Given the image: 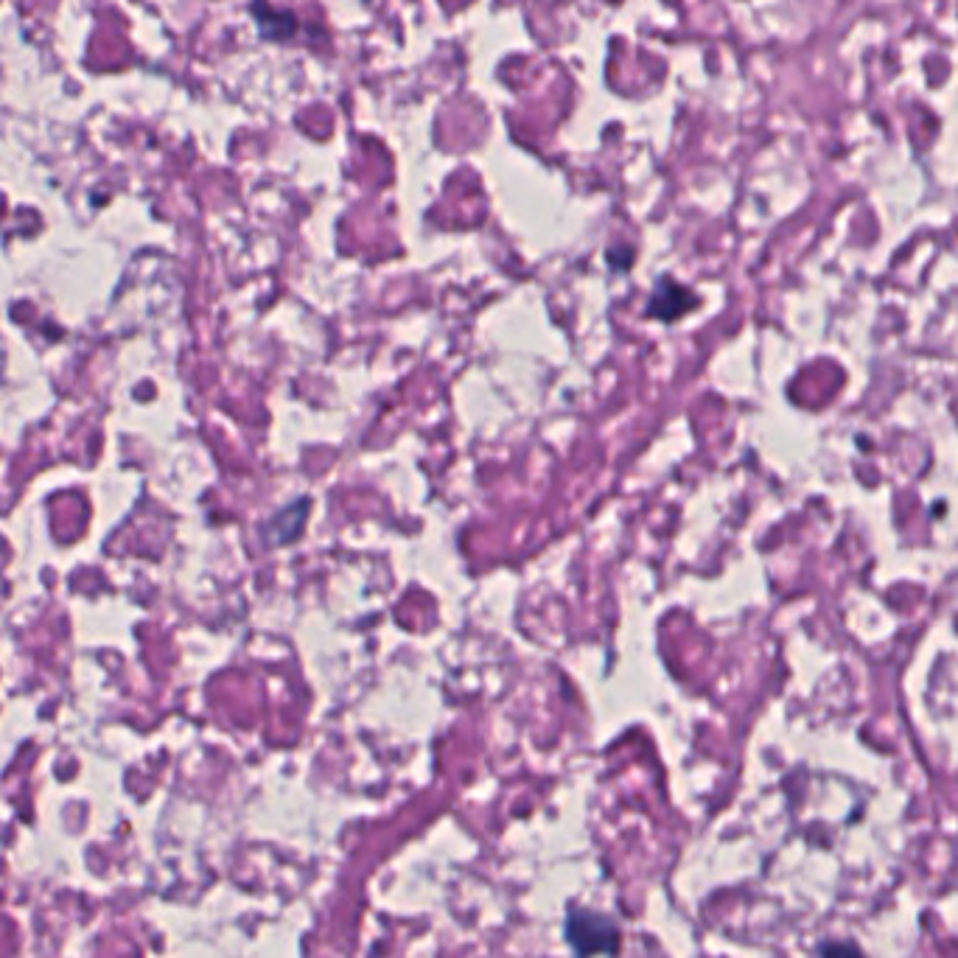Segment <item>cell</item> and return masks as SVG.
I'll return each instance as SVG.
<instances>
[{
    "label": "cell",
    "instance_id": "2",
    "mask_svg": "<svg viewBox=\"0 0 958 958\" xmlns=\"http://www.w3.org/2000/svg\"><path fill=\"white\" fill-rule=\"evenodd\" d=\"M681 297H690V292H687V289H678V286H673V283H664L662 289L653 295L650 314H653V317H659V320H676L678 314L695 309V306H690V303H678Z\"/></svg>",
    "mask_w": 958,
    "mask_h": 958
},
{
    "label": "cell",
    "instance_id": "1",
    "mask_svg": "<svg viewBox=\"0 0 958 958\" xmlns=\"http://www.w3.org/2000/svg\"><path fill=\"white\" fill-rule=\"evenodd\" d=\"M583 922L589 925V930H566L569 939L578 944L583 953H597V950H611L617 944V925H611L608 919L597 914H583Z\"/></svg>",
    "mask_w": 958,
    "mask_h": 958
}]
</instances>
